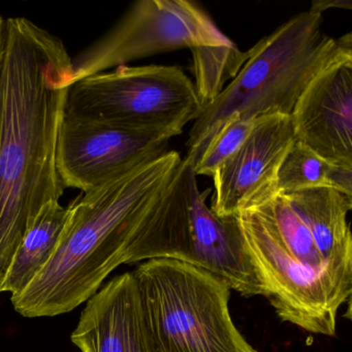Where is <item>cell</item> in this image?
<instances>
[{"mask_svg": "<svg viewBox=\"0 0 352 352\" xmlns=\"http://www.w3.org/2000/svg\"><path fill=\"white\" fill-rule=\"evenodd\" d=\"M72 58L25 18L6 20L0 71V294L14 253L43 208L65 191L57 141Z\"/></svg>", "mask_w": 352, "mask_h": 352, "instance_id": "1", "label": "cell"}, {"mask_svg": "<svg viewBox=\"0 0 352 352\" xmlns=\"http://www.w3.org/2000/svg\"><path fill=\"white\" fill-rule=\"evenodd\" d=\"M181 162L178 152L168 150L74 201L52 258L19 296H11L16 312L26 318L58 316L94 296L115 269L129 263L142 224Z\"/></svg>", "mask_w": 352, "mask_h": 352, "instance_id": "2", "label": "cell"}, {"mask_svg": "<svg viewBox=\"0 0 352 352\" xmlns=\"http://www.w3.org/2000/svg\"><path fill=\"white\" fill-rule=\"evenodd\" d=\"M329 187L352 197V170L333 166L304 144L296 141L277 177V195Z\"/></svg>", "mask_w": 352, "mask_h": 352, "instance_id": "14", "label": "cell"}, {"mask_svg": "<svg viewBox=\"0 0 352 352\" xmlns=\"http://www.w3.org/2000/svg\"><path fill=\"white\" fill-rule=\"evenodd\" d=\"M71 339L81 352H160L146 325L133 272L113 278L86 302Z\"/></svg>", "mask_w": 352, "mask_h": 352, "instance_id": "12", "label": "cell"}, {"mask_svg": "<svg viewBox=\"0 0 352 352\" xmlns=\"http://www.w3.org/2000/svg\"><path fill=\"white\" fill-rule=\"evenodd\" d=\"M192 53L191 72L195 78V92L201 107L208 106L221 94L228 80H234L248 58V53L230 46L199 47Z\"/></svg>", "mask_w": 352, "mask_h": 352, "instance_id": "15", "label": "cell"}, {"mask_svg": "<svg viewBox=\"0 0 352 352\" xmlns=\"http://www.w3.org/2000/svg\"><path fill=\"white\" fill-rule=\"evenodd\" d=\"M71 210L59 201L43 208L30 230L20 241L6 274L1 294L17 296L34 281L54 255L65 228Z\"/></svg>", "mask_w": 352, "mask_h": 352, "instance_id": "13", "label": "cell"}, {"mask_svg": "<svg viewBox=\"0 0 352 352\" xmlns=\"http://www.w3.org/2000/svg\"><path fill=\"white\" fill-rule=\"evenodd\" d=\"M210 193V189L199 191L192 166L181 162L135 238L131 263L182 261L223 279L242 296H263L236 220L212 211L207 205Z\"/></svg>", "mask_w": 352, "mask_h": 352, "instance_id": "5", "label": "cell"}, {"mask_svg": "<svg viewBox=\"0 0 352 352\" xmlns=\"http://www.w3.org/2000/svg\"><path fill=\"white\" fill-rule=\"evenodd\" d=\"M294 143L290 116L261 117L242 146L213 175L212 211L220 218L232 217L277 195L278 172Z\"/></svg>", "mask_w": 352, "mask_h": 352, "instance_id": "10", "label": "cell"}, {"mask_svg": "<svg viewBox=\"0 0 352 352\" xmlns=\"http://www.w3.org/2000/svg\"><path fill=\"white\" fill-rule=\"evenodd\" d=\"M331 8L351 10L352 5L348 0H344V1L343 0H317V1H313L310 10L323 14V12Z\"/></svg>", "mask_w": 352, "mask_h": 352, "instance_id": "17", "label": "cell"}, {"mask_svg": "<svg viewBox=\"0 0 352 352\" xmlns=\"http://www.w3.org/2000/svg\"><path fill=\"white\" fill-rule=\"evenodd\" d=\"M6 53V20L0 16V71L3 67Z\"/></svg>", "mask_w": 352, "mask_h": 352, "instance_id": "18", "label": "cell"}, {"mask_svg": "<svg viewBox=\"0 0 352 352\" xmlns=\"http://www.w3.org/2000/svg\"><path fill=\"white\" fill-rule=\"evenodd\" d=\"M321 25L322 14L309 9L249 49L236 78L193 121L186 158L195 164L230 116L242 120L273 114L290 116L313 78L352 54V34L333 38L322 34Z\"/></svg>", "mask_w": 352, "mask_h": 352, "instance_id": "4", "label": "cell"}, {"mask_svg": "<svg viewBox=\"0 0 352 352\" xmlns=\"http://www.w3.org/2000/svg\"><path fill=\"white\" fill-rule=\"evenodd\" d=\"M259 118L242 120L236 116H230L220 126L199 160L193 164L195 176L204 175L213 177L218 168L242 146Z\"/></svg>", "mask_w": 352, "mask_h": 352, "instance_id": "16", "label": "cell"}, {"mask_svg": "<svg viewBox=\"0 0 352 352\" xmlns=\"http://www.w3.org/2000/svg\"><path fill=\"white\" fill-rule=\"evenodd\" d=\"M290 120L296 141L333 166L352 170V54L313 78Z\"/></svg>", "mask_w": 352, "mask_h": 352, "instance_id": "11", "label": "cell"}, {"mask_svg": "<svg viewBox=\"0 0 352 352\" xmlns=\"http://www.w3.org/2000/svg\"><path fill=\"white\" fill-rule=\"evenodd\" d=\"M170 140L96 121L63 116L57 170L65 188L84 193L168 151Z\"/></svg>", "mask_w": 352, "mask_h": 352, "instance_id": "9", "label": "cell"}, {"mask_svg": "<svg viewBox=\"0 0 352 352\" xmlns=\"http://www.w3.org/2000/svg\"><path fill=\"white\" fill-rule=\"evenodd\" d=\"M201 109L192 81L180 67L122 65L72 83L63 116L170 140Z\"/></svg>", "mask_w": 352, "mask_h": 352, "instance_id": "7", "label": "cell"}, {"mask_svg": "<svg viewBox=\"0 0 352 352\" xmlns=\"http://www.w3.org/2000/svg\"><path fill=\"white\" fill-rule=\"evenodd\" d=\"M232 44L193 1L141 0L110 32L72 59V83L160 53Z\"/></svg>", "mask_w": 352, "mask_h": 352, "instance_id": "8", "label": "cell"}, {"mask_svg": "<svg viewBox=\"0 0 352 352\" xmlns=\"http://www.w3.org/2000/svg\"><path fill=\"white\" fill-rule=\"evenodd\" d=\"M232 217L280 320L333 337L340 308L351 307L352 250L319 240L283 195Z\"/></svg>", "mask_w": 352, "mask_h": 352, "instance_id": "3", "label": "cell"}, {"mask_svg": "<svg viewBox=\"0 0 352 352\" xmlns=\"http://www.w3.org/2000/svg\"><path fill=\"white\" fill-rule=\"evenodd\" d=\"M142 312L160 352H257L232 321L230 288L210 272L173 259L133 272Z\"/></svg>", "mask_w": 352, "mask_h": 352, "instance_id": "6", "label": "cell"}]
</instances>
